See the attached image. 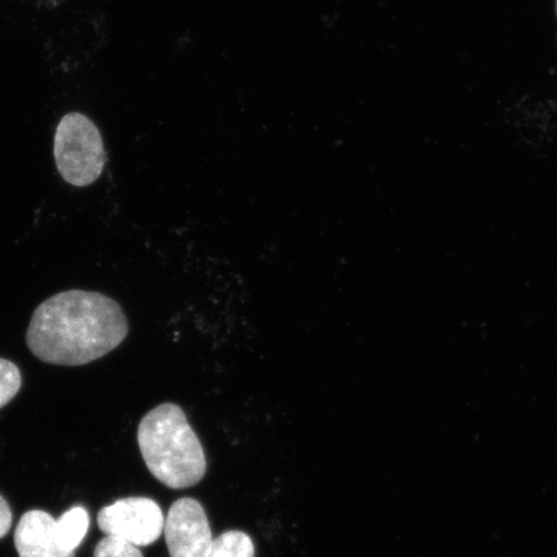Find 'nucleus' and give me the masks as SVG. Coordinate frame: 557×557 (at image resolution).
Segmentation results:
<instances>
[{"label":"nucleus","mask_w":557,"mask_h":557,"mask_svg":"<svg viewBox=\"0 0 557 557\" xmlns=\"http://www.w3.org/2000/svg\"><path fill=\"white\" fill-rule=\"evenodd\" d=\"M128 320L115 299L72 289L35 309L26 344L47 364L79 367L114 351L127 338Z\"/></svg>","instance_id":"f257e3e1"},{"label":"nucleus","mask_w":557,"mask_h":557,"mask_svg":"<svg viewBox=\"0 0 557 557\" xmlns=\"http://www.w3.org/2000/svg\"><path fill=\"white\" fill-rule=\"evenodd\" d=\"M139 450L152 476L172 490L197 485L207 459L183 409L164 403L146 414L137 431Z\"/></svg>","instance_id":"f03ea898"},{"label":"nucleus","mask_w":557,"mask_h":557,"mask_svg":"<svg viewBox=\"0 0 557 557\" xmlns=\"http://www.w3.org/2000/svg\"><path fill=\"white\" fill-rule=\"evenodd\" d=\"M54 160L67 184L86 187L100 178L107 151L97 125L81 113L62 117L54 135Z\"/></svg>","instance_id":"7ed1b4c3"},{"label":"nucleus","mask_w":557,"mask_h":557,"mask_svg":"<svg viewBox=\"0 0 557 557\" xmlns=\"http://www.w3.org/2000/svg\"><path fill=\"white\" fill-rule=\"evenodd\" d=\"M162 508L150 498L129 497L101 508L97 524L101 531L132 543L136 547H146L156 543L164 532Z\"/></svg>","instance_id":"20e7f679"},{"label":"nucleus","mask_w":557,"mask_h":557,"mask_svg":"<svg viewBox=\"0 0 557 557\" xmlns=\"http://www.w3.org/2000/svg\"><path fill=\"white\" fill-rule=\"evenodd\" d=\"M163 533L171 557H207L214 540L205 508L194 498L171 506Z\"/></svg>","instance_id":"39448f33"},{"label":"nucleus","mask_w":557,"mask_h":557,"mask_svg":"<svg viewBox=\"0 0 557 557\" xmlns=\"http://www.w3.org/2000/svg\"><path fill=\"white\" fill-rule=\"evenodd\" d=\"M54 519L50 513L33 510L24 513L15 532L20 557H75L59 546L54 534Z\"/></svg>","instance_id":"423d86ee"},{"label":"nucleus","mask_w":557,"mask_h":557,"mask_svg":"<svg viewBox=\"0 0 557 557\" xmlns=\"http://www.w3.org/2000/svg\"><path fill=\"white\" fill-rule=\"evenodd\" d=\"M89 528V515L85 507L70 508L54 521V534L59 546L67 553H74L85 540Z\"/></svg>","instance_id":"0eeeda50"},{"label":"nucleus","mask_w":557,"mask_h":557,"mask_svg":"<svg viewBox=\"0 0 557 557\" xmlns=\"http://www.w3.org/2000/svg\"><path fill=\"white\" fill-rule=\"evenodd\" d=\"M207 557H256L255 545L248 534L230 531L213 540Z\"/></svg>","instance_id":"6e6552de"},{"label":"nucleus","mask_w":557,"mask_h":557,"mask_svg":"<svg viewBox=\"0 0 557 557\" xmlns=\"http://www.w3.org/2000/svg\"><path fill=\"white\" fill-rule=\"evenodd\" d=\"M21 386L23 374L20 368L13 361L0 358V409L15 399Z\"/></svg>","instance_id":"1a4fd4ad"},{"label":"nucleus","mask_w":557,"mask_h":557,"mask_svg":"<svg viewBox=\"0 0 557 557\" xmlns=\"http://www.w3.org/2000/svg\"><path fill=\"white\" fill-rule=\"evenodd\" d=\"M94 557H144V555L132 543L107 535L97 543Z\"/></svg>","instance_id":"9d476101"},{"label":"nucleus","mask_w":557,"mask_h":557,"mask_svg":"<svg viewBox=\"0 0 557 557\" xmlns=\"http://www.w3.org/2000/svg\"><path fill=\"white\" fill-rule=\"evenodd\" d=\"M12 527V511L9 503L0 496V540L9 534Z\"/></svg>","instance_id":"9b49d317"},{"label":"nucleus","mask_w":557,"mask_h":557,"mask_svg":"<svg viewBox=\"0 0 557 557\" xmlns=\"http://www.w3.org/2000/svg\"><path fill=\"white\" fill-rule=\"evenodd\" d=\"M556 12H557V0H556Z\"/></svg>","instance_id":"f8f14e48"}]
</instances>
